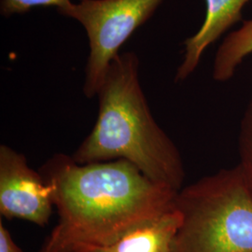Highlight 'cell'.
I'll return each instance as SVG.
<instances>
[{
	"label": "cell",
	"instance_id": "obj_1",
	"mask_svg": "<svg viewBox=\"0 0 252 252\" xmlns=\"http://www.w3.org/2000/svg\"><path fill=\"white\" fill-rule=\"evenodd\" d=\"M39 172L53 189L59 217L39 252L107 246L175 207L178 191L126 160L79 163L57 153Z\"/></svg>",
	"mask_w": 252,
	"mask_h": 252
},
{
	"label": "cell",
	"instance_id": "obj_2",
	"mask_svg": "<svg viewBox=\"0 0 252 252\" xmlns=\"http://www.w3.org/2000/svg\"><path fill=\"white\" fill-rule=\"evenodd\" d=\"M96 96V122L73 159L79 163L126 160L150 180L179 191L185 180L183 161L151 112L136 54H118Z\"/></svg>",
	"mask_w": 252,
	"mask_h": 252
},
{
	"label": "cell",
	"instance_id": "obj_3",
	"mask_svg": "<svg viewBox=\"0 0 252 252\" xmlns=\"http://www.w3.org/2000/svg\"><path fill=\"white\" fill-rule=\"evenodd\" d=\"M175 208L172 252H252V187L238 164L182 187Z\"/></svg>",
	"mask_w": 252,
	"mask_h": 252
},
{
	"label": "cell",
	"instance_id": "obj_4",
	"mask_svg": "<svg viewBox=\"0 0 252 252\" xmlns=\"http://www.w3.org/2000/svg\"><path fill=\"white\" fill-rule=\"evenodd\" d=\"M162 0H81L58 12L78 21L89 39L83 93L97 95L109 65L135 30L151 18Z\"/></svg>",
	"mask_w": 252,
	"mask_h": 252
},
{
	"label": "cell",
	"instance_id": "obj_5",
	"mask_svg": "<svg viewBox=\"0 0 252 252\" xmlns=\"http://www.w3.org/2000/svg\"><path fill=\"white\" fill-rule=\"evenodd\" d=\"M54 191L27 157L7 145L0 146V215L23 220L40 227L54 210Z\"/></svg>",
	"mask_w": 252,
	"mask_h": 252
},
{
	"label": "cell",
	"instance_id": "obj_6",
	"mask_svg": "<svg viewBox=\"0 0 252 252\" xmlns=\"http://www.w3.org/2000/svg\"><path fill=\"white\" fill-rule=\"evenodd\" d=\"M206 18L197 33L185 40V53L175 81H185L197 67L204 52L235 23L242 19V9L250 0H205Z\"/></svg>",
	"mask_w": 252,
	"mask_h": 252
},
{
	"label": "cell",
	"instance_id": "obj_7",
	"mask_svg": "<svg viewBox=\"0 0 252 252\" xmlns=\"http://www.w3.org/2000/svg\"><path fill=\"white\" fill-rule=\"evenodd\" d=\"M181 217L174 207L107 246L86 247L80 252H172Z\"/></svg>",
	"mask_w": 252,
	"mask_h": 252
},
{
	"label": "cell",
	"instance_id": "obj_8",
	"mask_svg": "<svg viewBox=\"0 0 252 252\" xmlns=\"http://www.w3.org/2000/svg\"><path fill=\"white\" fill-rule=\"evenodd\" d=\"M252 54V19L223 39L217 51L213 63V79L220 82L233 78L238 65Z\"/></svg>",
	"mask_w": 252,
	"mask_h": 252
},
{
	"label": "cell",
	"instance_id": "obj_9",
	"mask_svg": "<svg viewBox=\"0 0 252 252\" xmlns=\"http://www.w3.org/2000/svg\"><path fill=\"white\" fill-rule=\"evenodd\" d=\"M239 157L238 166L252 187V93L241 121Z\"/></svg>",
	"mask_w": 252,
	"mask_h": 252
},
{
	"label": "cell",
	"instance_id": "obj_10",
	"mask_svg": "<svg viewBox=\"0 0 252 252\" xmlns=\"http://www.w3.org/2000/svg\"><path fill=\"white\" fill-rule=\"evenodd\" d=\"M71 2V0H1L0 12L3 16L9 17L27 13L30 9L38 7H55L58 10L65 8Z\"/></svg>",
	"mask_w": 252,
	"mask_h": 252
},
{
	"label": "cell",
	"instance_id": "obj_11",
	"mask_svg": "<svg viewBox=\"0 0 252 252\" xmlns=\"http://www.w3.org/2000/svg\"><path fill=\"white\" fill-rule=\"evenodd\" d=\"M0 252H23L13 240L9 230L3 224L2 220H0Z\"/></svg>",
	"mask_w": 252,
	"mask_h": 252
}]
</instances>
